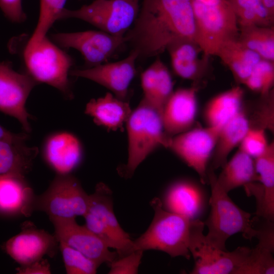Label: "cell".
Here are the masks:
<instances>
[{
    "label": "cell",
    "instance_id": "cell-1",
    "mask_svg": "<svg viewBox=\"0 0 274 274\" xmlns=\"http://www.w3.org/2000/svg\"><path fill=\"white\" fill-rule=\"evenodd\" d=\"M191 1H143L132 27L124 35L138 58L157 56L177 39L195 41Z\"/></svg>",
    "mask_w": 274,
    "mask_h": 274
},
{
    "label": "cell",
    "instance_id": "cell-2",
    "mask_svg": "<svg viewBox=\"0 0 274 274\" xmlns=\"http://www.w3.org/2000/svg\"><path fill=\"white\" fill-rule=\"evenodd\" d=\"M150 204L154 211L153 219L147 230L133 241L132 251L156 250L172 257L182 256L189 259L191 242L195 234L203 230V222L165 210L158 197L153 198Z\"/></svg>",
    "mask_w": 274,
    "mask_h": 274
},
{
    "label": "cell",
    "instance_id": "cell-3",
    "mask_svg": "<svg viewBox=\"0 0 274 274\" xmlns=\"http://www.w3.org/2000/svg\"><path fill=\"white\" fill-rule=\"evenodd\" d=\"M211 194L209 200L211 209L203 222L208 228L206 242L211 246L226 250L227 239L233 234L242 233L246 238L256 237L258 230L253 225L251 214L238 207L216 182L215 172L208 173Z\"/></svg>",
    "mask_w": 274,
    "mask_h": 274
},
{
    "label": "cell",
    "instance_id": "cell-4",
    "mask_svg": "<svg viewBox=\"0 0 274 274\" xmlns=\"http://www.w3.org/2000/svg\"><path fill=\"white\" fill-rule=\"evenodd\" d=\"M10 52L19 54L24 72L37 83L49 85L66 98H72L68 76L73 60L47 36L35 45L25 44L22 51L13 50Z\"/></svg>",
    "mask_w": 274,
    "mask_h": 274
},
{
    "label": "cell",
    "instance_id": "cell-5",
    "mask_svg": "<svg viewBox=\"0 0 274 274\" xmlns=\"http://www.w3.org/2000/svg\"><path fill=\"white\" fill-rule=\"evenodd\" d=\"M126 123L128 144L125 175L129 177L155 149L167 148L171 137L165 131L160 113L144 99Z\"/></svg>",
    "mask_w": 274,
    "mask_h": 274
},
{
    "label": "cell",
    "instance_id": "cell-6",
    "mask_svg": "<svg viewBox=\"0 0 274 274\" xmlns=\"http://www.w3.org/2000/svg\"><path fill=\"white\" fill-rule=\"evenodd\" d=\"M195 41L204 55H216L226 41L236 38L239 27L228 0H192Z\"/></svg>",
    "mask_w": 274,
    "mask_h": 274
},
{
    "label": "cell",
    "instance_id": "cell-7",
    "mask_svg": "<svg viewBox=\"0 0 274 274\" xmlns=\"http://www.w3.org/2000/svg\"><path fill=\"white\" fill-rule=\"evenodd\" d=\"M83 217L85 225L109 248L115 249L118 257L133 251V241L120 226L113 210L112 192L105 184H98L89 195L88 208Z\"/></svg>",
    "mask_w": 274,
    "mask_h": 274
},
{
    "label": "cell",
    "instance_id": "cell-8",
    "mask_svg": "<svg viewBox=\"0 0 274 274\" xmlns=\"http://www.w3.org/2000/svg\"><path fill=\"white\" fill-rule=\"evenodd\" d=\"M139 0H95L79 9L64 8L58 20L76 18L112 35H123L132 25L139 11Z\"/></svg>",
    "mask_w": 274,
    "mask_h": 274
},
{
    "label": "cell",
    "instance_id": "cell-9",
    "mask_svg": "<svg viewBox=\"0 0 274 274\" xmlns=\"http://www.w3.org/2000/svg\"><path fill=\"white\" fill-rule=\"evenodd\" d=\"M89 195L79 181L68 175H57L47 190L36 196L34 211L45 212L50 220L84 216L87 211Z\"/></svg>",
    "mask_w": 274,
    "mask_h": 274
},
{
    "label": "cell",
    "instance_id": "cell-10",
    "mask_svg": "<svg viewBox=\"0 0 274 274\" xmlns=\"http://www.w3.org/2000/svg\"><path fill=\"white\" fill-rule=\"evenodd\" d=\"M221 126L193 127L170 140L167 148L197 174L203 185L209 184V166Z\"/></svg>",
    "mask_w": 274,
    "mask_h": 274
},
{
    "label": "cell",
    "instance_id": "cell-11",
    "mask_svg": "<svg viewBox=\"0 0 274 274\" xmlns=\"http://www.w3.org/2000/svg\"><path fill=\"white\" fill-rule=\"evenodd\" d=\"M38 84L25 72L14 70L10 61H0V112L16 118L27 133L31 131L28 119L32 117L25 104Z\"/></svg>",
    "mask_w": 274,
    "mask_h": 274
},
{
    "label": "cell",
    "instance_id": "cell-12",
    "mask_svg": "<svg viewBox=\"0 0 274 274\" xmlns=\"http://www.w3.org/2000/svg\"><path fill=\"white\" fill-rule=\"evenodd\" d=\"M124 35L87 30L54 33L51 35V40L60 48H73L79 51L90 67L107 61L126 43Z\"/></svg>",
    "mask_w": 274,
    "mask_h": 274
},
{
    "label": "cell",
    "instance_id": "cell-13",
    "mask_svg": "<svg viewBox=\"0 0 274 274\" xmlns=\"http://www.w3.org/2000/svg\"><path fill=\"white\" fill-rule=\"evenodd\" d=\"M203 231L196 233L189 247L194 265L192 274H239L250 248L239 247L232 251L213 247L205 239Z\"/></svg>",
    "mask_w": 274,
    "mask_h": 274
},
{
    "label": "cell",
    "instance_id": "cell-14",
    "mask_svg": "<svg viewBox=\"0 0 274 274\" xmlns=\"http://www.w3.org/2000/svg\"><path fill=\"white\" fill-rule=\"evenodd\" d=\"M54 236L58 243H62L78 250L95 261L98 265H108L117 257L105 243L85 225H80L76 218L51 219Z\"/></svg>",
    "mask_w": 274,
    "mask_h": 274
},
{
    "label": "cell",
    "instance_id": "cell-15",
    "mask_svg": "<svg viewBox=\"0 0 274 274\" xmlns=\"http://www.w3.org/2000/svg\"><path fill=\"white\" fill-rule=\"evenodd\" d=\"M3 247L13 259L23 265L46 255L53 257L59 248V243L54 235L26 221L22 224L21 231L8 240Z\"/></svg>",
    "mask_w": 274,
    "mask_h": 274
},
{
    "label": "cell",
    "instance_id": "cell-16",
    "mask_svg": "<svg viewBox=\"0 0 274 274\" xmlns=\"http://www.w3.org/2000/svg\"><path fill=\"white\" fill-rule=\"evenodd\" d=\"M138 57V53L131 50L121 60L71 70L70 75L95 82L109 89L116 97L125 100L130 82L135 75V64Z\"/></svg>",
    "mask_w": 274,
    "mask_h": 274
},
{
    "label": "cell",
    "instance_id": "cell-17",
    "mask_svg": "<svg viewBox=\"0 0 274 274\" xmlns=\"http://www.w3.org/2000/svg\"><path fill=\"white\" fill-rule=\"evenodd\" d=\"M201 183L190 179H181L166 189L163 208L190 220L200 219L206 211L209 198Z\"/></svg>",
    "mask_w": 274,
    "mask_h": 274
},
{
    "label": "cell",
    "instance_id": "cell-18",
    "mask_svg": "<svg viewBox=\"0 0 274 274\" xmlns=\"http://www.w3.org/2000/svg\"><path fill=\"white\" fill-rule=\"evenodd\" d=\"M198 84L174 91L161 113L164 128L170 137L194 127L197 113Z\"/></svg>",
    "mask_w": 274,
    "mask_h": 274
},
{
    "label": "cell",
    "instance_id": "cell-19",
    "mask_svg": "<svg viewBox=\"0 0 274 274\" xmlns=\"http://www.w3.org/2000/svg\"><path fill=\"white\" fill-rule=\"evenodd\" d=\"M43 158L57 175H68L80 164L83 157L82 147L73 134L61 131L48 136L44 142Z\"/></svg>",
    "mask_w": 274,
    "mask_h": 274
},
{
    "label": "cell",
    "instance_id": "cell-20",
    "mask_svg": "<svg viewBox=\"0 0 274 274\" xmlns=\"http://www.w3.org/2000/svg\"><path fill=\"white\" fill-rule=\"evenodd\" d=\"M35 197L25 176L9 175L0 177V215L30 216L34 211Z\"/></svg>",
    "mask_w": 274,
    "mask_h": 274
},
{
    "label": "cell",
    "instance_id": "cell-21",
    "mask_svg": "<svg viewBox=\"0 0 274 274\" xmlns=\"http://www.w3.org/2000/svg\"><path fill=\"white\" fill-rule=\"evenodd\" d=\"M166 50L170 56L173 71L179 77L198 84L206 75L209 57L199 58V54L202 52L195 41L177 39Z\"/></svg>",
    "mask_w": 274,
    "mask_h": 274
},
{
    "label": "cell",
    "instance_id": "cell-22",
    "mask_svg": "<svg viewBox=\"0 0 274 274\" xmlns=\"http://www.w3.org/2000/svg\"><path fill=\"white\" fill-rule=\"evenodd\" d=\"M28 138L25 132L0 139V177L9 175L25 176L29 172L38 149L25 144Z\"/></svg>",
    "mask_w": 274,
    "mask_h": 274
},
{
    "label": "cell",
    "instance_id": "cell-23",
    "mask_svg": "<svg viewBox=\"0 0 274 274\" xmlns=\"http://www.w3.org/2000/svg\"><path fill=\"white\" fill-rule=\"evenodd\" d=\"M254 161L259 179L255 215L274 221V142Z\"/></svg>",
    "mask_w": 274,
    "mask_h": 274
},
{
    "label": "cell",
    "instance_id": "cell-24",
    "mask_svg": "<svg viewBox=\"0 0 274 274\" xmlns=\"http://www.w3.org/2000/svg\"><path fill=\"white\" fill-rule=\"evenodd\" d=\"M249 128L248 120L243 107L242 110L220 128L210 162L208 171L222 168L231 151L238 147Z\"/></svg>",
    "mask_w": 274,
    "mask_h": 274
},
{
    "label": "cell",
    "instance_id": "cell-25",
    "mask_svg": "<svg viewBox=\"0 0 274 274\" xmlns=\"http://www.w3.org/2000/svg\"><path fill=\"white\" fill-rule=\"evenodd\" d=\"M143 99L161 114L174 92L173 83L169 72L160 58H157L145 70L141 76Z\"/></svg>",
    "mask_w": 274,
    "mask_h": 274
},
{
    "label": "cell",
    "instance_id": "cell-26",
    "mask_svg": "<svg viewBox=\"0 0 274 274\" xmlns=\"http://www.w3.org/2000/svg\"><path fill=\"white\" fill-rule=\"evenodd\" d=\"M131 112L128 102L108 92L103 97L91 99L85 113L92 117L96 124L116 130L126 122Z\"/></svg>",
    "mask_w": 274,
    "mask_h": 274
},
{
    "label": "cell",
    "instance_id": "cell-27",
    "mask_svg": "<svg viewBox=\"0 0 274 274\" xmlns=\"http://www.w3.org/2000/svg\"><path fill=\"white\" fill-rule=\"evenodd\" d=\"M221 168L216 182L227 193L259 181L254 158L239 149Z\"/></svg>",
    "mask_w": 274,
    "mask_h": 274
},
{
    "label": "cell",
    "instance_id": "cell-28",
    "mask_svg": "<svg viewBox=\"0 0 274 274\" xmlns=\"http://www.w3.org/2000/svg\"><path fill=\"white\" fill-rule=\"evenodd\" d=\"M216 55L228 67L235 79L243 84L255 65L262 59L244 46L237 37L224 42Z\"/></svg>",
    "mask_w": 274,
    "mask_h": 274
},
{
    "label": "cell",
    "instance_id": "cell-29",
    "mask_svg": "<svg viewBox=\"0 0 274 274\" xmlns=\"http://www.w3.org/2000/svg\"><path fill=\"white\" fill-rule=\"evenodd\" d=\"M244 96L243 89L236 86L213 97L203 111L207 126H222L233 118L242 110Z\"/></svg>",
    "mask_w": 274,
    "mask_h": 274
},
{
    "label": "cell",
    "instance_id": "cell-30",
    "mask_svg": "<svg viewBox=\"0 0 274 274\" xmlns=\"http://www.w3.org/2000/svg\"><path fill=\"white\" fill-rule=\"evenodd\" d=\"M246 47L262 59L274 61V27L249 26L239 27L237 37Z\"/></svg>",
    "mask_w": 274,
    "mask_h": 274
},
{
    "label": "cell",
    "instance_id": "cell-31",
    "mask_svg": "<svg viewBox=\"0 0 274 274\" xmlns=\"http://www.w3.org/2000/svg\"><path fill=\"white\" fill-rule=\"evenodd\" d=\"M239 27L249 26H273L274 15L262 0H228Z\"/></svg>",
    "mask_w": 274,
    "mask_h": 274
},
{
    "label": "cell",
    "instance_id": "cell-32",
    "mask_svg": "<svg viewBox=\"0 0 274 274\" xmlns=\"http://www.w3.org/2000/svg\"><path fill=\"white\" fill-rule=\"evenodd\" d=\"M250 128L263 129L274 132L273 88L260 94V97L250 107V111L244 108Z\"/></svg>",
    "mask_w": 274,
    "mask_h": 274
},
{
    "label": "cell",
    "instance_id": "cell-33",
    "mask_svg": "<svg viewBox=\"0 0 274 274\" xmlns=\"http://www.w3.org/2000/svg\"><path fill=\"white\" fill-rule=\"evenodd\" d=\"M67 0H40V12L35 30L26 44L33 45L45 37L64 8Z\"/></svg>",
    "mask_w": 274,
    "mask_h": 274
},
{
    "label": "cell",
    "instance_id": "cell-34",
    "mask_svg": "<svg viewBox=\"0 0 274 274\" xmlns=\"http://www.w3.org/2000/svg\"><path fill=\"white\" fill-rule=\"evenodd\" d=\"M273 251L258 243L250 249L239 274L274 273Z\"/></svg>",
    "mask_w": 274,
    "mask_h": 274
},
{
    "label": "cell",
    "instance_id": "cell-35",
    "mask_svg": "<svg viewBox=\"0 0 274 274\" xmlns=\"http://www.w3.org/2000/svg\"><path fill=\"white\" fill-rule=\"evenodd\" d=\"M273 83L274 61L261 59L255 65L243 84L261 94L272 89Z\"/></svg>",
    "mask_w": 274,
    "mask_h": 274
},
{
    "label": "cell",
    "instance_id": "cell-36",
    "mask_svg": "<svg viewBox=\"0 0 274 274\" xmlns=\"http://www.w3.org/2000/svg\"><path fill=\"white\" fill-rule=\"evenodd\" d=\"M66 272L67 274H94L98 265L81 252L67 245L59 243Z\"/></svg>",
    "mask_w": 274,
    "mask_h": 274
},
{
    "label": "cell",
    "instance_id": "cell-37",
    "mask_svg": "<svg viewBox=\"0 0 274 274\" xmlns=\"http://www.w3.org/2000/svg\"><path fill=\"white\" fill-rule=\"evenodd\" d=\"M269 144L266 131L249 127L239 145L238 149L255 158L261 154Z\"/></svg>",
    "mask_w": 274,
    "mask_h": 274
},
{
    "label": "cell",
    "instance_id": "cell-38",
    "mask_svg": "<svg viewBox=\"0 0 274 274\" xmlns=\"http://www.w3.org/2000/svg\"><path fill=\"white\" fill-rule=\"evenodd\" d=\"M143 251L135 250L121 257H117L109 264L110 274L137 273L141 263Z\"/></svg>",
    "mask_w": 274,
    "mask_h": 274
},
{
    "label": "cell",
    "instance_id": "cell-39",
    "mask_svg": "<svg viewBox=\"0 0 274 274\" xmlns=\"http://www.w3.org/2000/svg\"><path fill=\"white\" fill-rule=\"evenodd\" d=\"M22 0H0V8L5 16L13 23L24 22L27 16L22 7Z\"/></svg>",
    "mask_w": 274,
    "mask_h": 274
},
{
    "label": "cell",
    "instance_id": "cell-40",
    "mask_svg": "<svg viewBox=\"0 0 274 274\" xmlns=\"http://www.w3.org/2000/svg\"><path fill=\"white\" fill-rule=\"evenodd\" d=\"M19 274H50V265L45 259L42 258L30 263L20 265L16 269Z\"/></svg>",
    "mask_w": 274,
    "mask_h": 274
},
{
    "label": "cell",
    "instance_id": "cell-41",
    "mask_svg": "<svg viewBox=\"0 0 274 274\" xmlns=\"http://www.w3.org/2000/svg\"><path fill=\"white\" fill-rule=\"evenodd\" d=\"M18 133L12 132L0 125V139L11 138L17 136Z\"/></svg>",
    "mask_w": 274,
    "mask_h": 274
},
{
    "label": "cell",
    "instance_id": "cell-42",
    "mask_svg": "<svg viewBox=\"0 0 274 274\" xmlns=\"http://www.w3.org/2000/svg\"><path fill=\"white\" fill-rule=\"evenodd\" d=\"M262 1L268 11L274 15V0H262Z\"/></svg>",
    "mask_w": 274,
    "mask_h": 274
}]
</instances>
